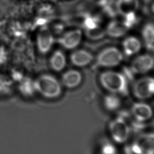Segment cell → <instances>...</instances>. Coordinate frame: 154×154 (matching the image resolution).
Listing matches in <instances>:
<instances>
[{"label":"cell","mask_w":154,"mask_h":154,"mask_svg":"<svg viewBox=\"0 0 154 154\" xmlns=\"http://www.w3.org/2000/svg\"><path fill=\"white\" fill-rule=\"evenodd\" d=\"M93 60V56L90 52L85 50H77L71 55V62L76 66H85Z\"/></svg>","instance_id":"cell-11"},{"label":"cell","mask_w":154,"mask_h":154,"mask_svg":"<svg viewBox=\"0 0 154 154\" xmlns=\"http://www.w3.org/2000/svg\"><path fill=\"white\" fill-rule=\"evenodd\" d=\"M66 64L64 54L60 51H56L50 59V65L54 71L60 72L64 69Z\"/></svg>","instance_id":"cell-16"},{"label":"cell","mask_w":154,"mask_h":154,"mask_svg":"<svg viewBox=\"0 0 154 154\" xmlns=\"http://www.w3.org/2000/svg\"><path fill=\"white\" fill-rule=\"evenodd\" d=\"M20 89L22 94L26 96H31L36 92L34 81L29 79H24L20 86Z\"/></svg>","instance_id":"cell-18"},{"label":"cell","mask_w":154,"mask_h":154,"mask_svg":"<svg viewBox=\"0 0 154 154\" xmlns=\"http://www.w3.org/2000/svg\"><path fill=\"white\" fill-rule=\"evenodd\" d=\"M136 143L140 146L142 154H154V137L153 134L142 136L138 140Z\"/></svg>","instance_id":"cell-15"},{"label":"cell","mask_w":154,"mask_h":154,"mask_svg":"<svg viewBox=\"0 0 154 154\" xmlns=\"http://www.w3.org/2000/svg\"><path fill=\"white\" fill-rule=\"evenodd\" d=\"M104 103L105 107L109 110H116L121 105L120 99L114 95L106 96Z\"/></svg>","instance_id":"cell-20"},{"label":"cell","mask_w":154,"mask_h":154,"mask_svg":"<svg viewBox=\"0 0 154 154\" xmlns=\"http://www.w3.org/2000/svg\"><path fill=\"white\" fill-rule=\"evenodd\" d=\"M100 83L109 92L126 95L128 94V82L124 75L113 71H106L100 75Z\"/></svg>","instance_id":"cell-1"},{"label":"cell","mask_w":154,"mask_h":154,"mask_svg":"<svg viewBox=\"0 0 154 154\" xmlns=\"http://www.w3.org/2000/svg\"><path fill=\"white\" fill-rule=\"evenodd\" d=\"M34 85L36 92L46 98H55L61 93L60 84L51 75L40 76L34 81Z\"/></svg>","instance_id":"cell-2"},{"label":"cell","mask_w":154,"mask_h":154,"mask_svg":"<svg viewBox=\"0 0 154 154\" xmlns=\"http://www.w3.org/2000/svg\"><path fill=\"white\" fill-rule=\"evenodd\" d=\"M142 37L147 48L150 51L154 50V26L153 23H146L142 29Z\"/></svg>","instance_id":"cell-14"},{"label":"cell","mask_w":154,"mask_h":154,"mask_svg":"<svg viewBox=\"0 0 154 154\" xmlns=\"http://www.w3.org/2000/svg\"><path fill=\"white\" fill-rule=\"evenodd\" d=\"M54 38L52 32L47 28H44L38 32L36 38L38 50L42 54H46L52 48Z\"/></svg>","instance_id":"cell-8"},{"label":"cell","mask_w":154,"mask_h":154,"mask_svg":"<svg viewBox=\"0 0 154 154\" xmlns=\"http://www.w3.org/2000/svg\"><path fill=\"white\" fill-rule=\"evenodd\" d=\"M12 85L10 79L0 74V94H7L10 92Z\"/></svg>","instance_id":"cell-21"},{"label":"cell","mask_w":154,"mask_h":154,"mask_svg":"<svg viewBox=\"0 0 154 154\" xmlns=\"http://www.w3.org/2000/svg\"><path fill=\"white\" fill-rule=\"evenodd\" d=\"M82 32L81 29H75L65 33L58 38V43L64 48L71 50L77 47L81 41Z\"/></svg>","instance_id":"cell-6"},{"label":"cell","mask_w":154,"mask_h":154,"mask_svg":"<svg viewBox=\"0 0 154 154\" xmlns=\"http://www.w3.org/2000/svg\"><path fill=\"white\" fill-rule=\"evenodd\" d=\"M102 152L104 154H114L116 153V149L112 145L107 144L103 146Z\"/></svg>","instance_id":"cell-22"},{"label":"cell","mask_w":154,"mask_h":154,"mask_svg":"<svg viewBox=\"0 0 154 154\" xmlns=\"http://www.w3.org/2000/svg\"><path fill=\"white\" fill-rule=\"evenodd\" d=\"M109 131L113 140L119 144L126 142L130 133L129 126L121 117L110 123Z\"/></svg>","instance_id":"cell-4"},{"label":"cell","mask_w":154,"mask_h":154,"mask_svg":"<svg viewBox=\"0 0 154 154\" xmlns=\"http://www.w3.org/2000/svg\"><path fill=\"white\" fill-rule=\"evenodd\" d=\"M154 92V79L152 77L143 78L134 84L133 93L136 97L145 100L152 96Z\"/></svg>","instance_id":"cell-5"},{"label":"cell","mask_w":154,"mask_h":154,"mask_svg":"<svg viewBox=\"0 0 154 154\" xmlns=\"http://www.w3.org/2000/svg\"><path fill=\"white\" fill-rule=\"evenodd\" d=\"M137 6V0H119L117 3L119 11L124 16L134 13Z\"/></svg>","instance_id":"cell-17"},{"label":"cell","mask_w":154,"mask_h":154,"mask_svg":"<svg viewBox=\"0 0 154 154\" xmlns=\"http://www.w3.org/2000/svg\"><path fill=\"white\" fill-rule=\"evenodd\" d=\"M123 59V54L118 48L110 47L98 54L96 59V65L107 67L116 66L121 63Z\"/></svg>","instance_id":"cell-3"},{"label":"cell","mask_w":154,"mask_h":154,"mask_svg":"<svg viewBox=\"0 0 154 154\" xmlns=\"http://www.w3.org/2000/svg\"><path fill=\"white\" fill-rule=\"evenodd\" d=\"M131 152L135 153V154H142V150L140 148V146L138 145L136 143L134 144L131 147Z\"/></svg>","instance_id":"cell-23"},{"label":"cell","mask_w":154,"mask_h":154,"mask_svg":"<svg viewBox=\"0 0 154 154\" xmlns=\"http://www.w3.org/2000/svg\"><path fill=\"white\" fill-rule=\"evenodd\" d=\"M123 47L126 56H132L140 51L141 43L140 40L135 36H129L124 40Z\"/></svg>","instance_id":"cell-13"},{"label":"cell","mask_w":154,"mask_h":154,"mask_svg":"<svg viewBox=\"0 0 154 154\" xmlns=\"http://www.w3.org/2000/svg\"><path fill=\"white\" fill-rule=\"evenodd\" d=\"M129 29L124 22L112 21L108 23L105 32L109 36L114 38H119L125 35Z\"/></svg>","instance_id":"cell-9"},{"label":"cell","mask_w":154,"mask_h":154,"mask_svg":"<svg viewBox=\"0 0 154 154\" xmlns=\"http://www.w3.org/2000/svg\"><path fill=\"white\" fill-rule=\"evenodd\" d=\"M86 36L91 40H99L104 38L106 32L100 26L93 27L89 29H86Z\"/></svg>","instance_id":"cell-19"},{"label":"cell","mask_w":154,"mask_h":154,"mask_svg":"<svg viewBox=\"0 0 154 154\" xmlns=\"http://www.w3.org/2000/svg\"><path fill=\"white\" fill-rule=\"evenodd\" d=\"M82 79L81 74L79 72L75 70H69L63 74L62 81L65 87L73 88H76L81 83Z\"/></svg>","instance_id":"cell-12"},{"label":"cell","mask_w":154,"mask_h":154,"mask_svg":"<svg viewBox=\"0 0 154 154\" xmlns=\"http://www.w3.org/2000/svg\"><path fill=\"white\" fill-rule=\"evenodd\" d=\"M154 66L152 56L145 54L138 56L131 63V71L134 74H144L150 71Z\"/></svg>","instance_id":"cell-7"},{"label":"cell","mask_w":154,"mask_h":154,"mask_svg":"<svg viewBox=\"0 0 154 154\" xmlns=\"http://www.w3.org/2000/svg\"><path fill=\"white\" fill-rule=\"evenodd\" d=\"M133 116L137 121L143 122L152 117V111L150 106L143 103L134 104L131 108Z\"/></svg>","instance_id":"cell-10"}]
</instances>
